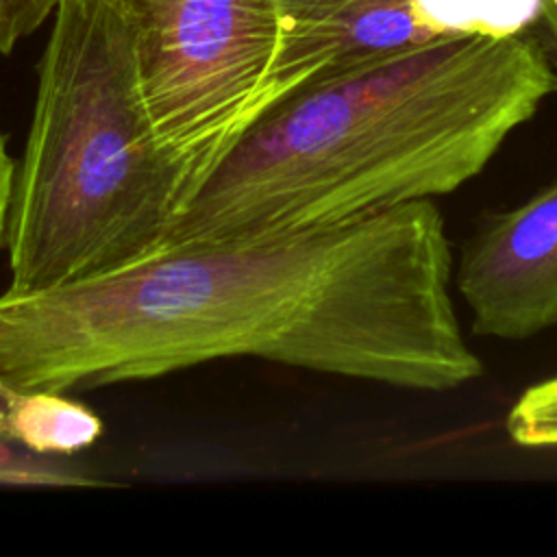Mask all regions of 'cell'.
<instances>
[{
  "mask_svg": "<svg viewBox=\"0 0 557 557\" xmlns=\"http://www.w3.org/2000/svg\"><path fill=\"white\" fill-rule=\"evenodd\" d=\"M194 196L154 135L120 13L59 0L15 170L7 292H48L161 252Z\"/></svg>",
  "mask_w": 557,
  "mask_h": 557,
  "instance_id": "cell-3",
  "label": "cell"
},
{
  "mask_svg": "<svg viewBox=\"0 0 557 557\" xmlns=\"http://www.w3.org/2000/svg\"><path fill=\"white\" fill-rule=\"evenodd\" d=\"M102 433V420L87 405L72 400L65 392H24L13 444L37 455H72L91 446Z\"/></svg>",
  "mask_w": 557,
  "mask_h": 557,
  "instance_id": "cell-7",
  "label": "cell"
},
{
  "mask_svg": "<svg viewBox=\"0 0 557 557\" xmlns=\"http://www.w3.org/2000/svg\"><path fill=\"white\" fill-rule=\"evenodd\" d=\"M133 35L163 150L200 185L263 111L278 0H107Z\"/></svg>",
  "mask_w": 557,
  "mask_h": 557,
  "instance_id": "cell-4",
  "label": "cell"
},
{
  "mask_svg": "<svg viewBox=\"0 0 557 557\" xmlns=\"http://www.w3.org/2000/svg\"><path fill=\"white\" fill-rule=\"evenodd\" d=\"M15 170L17 163L7 150V139L0 131V244L4 242L7 235V224H9V209H11V198H13V183H15Z\"/></svg>",
  "mask_w": 557,
  "mask_h": 557,
  "instance_id": "cell-11",
  "label": "cell"
},
{
  "mask_svg": "<svg viewBox=\"0 0 557 557\" xmlns=\"http://www.w3.org/2000/svg\"><path fill=\"white\" fill-rule=\"evenodd\" d=\"M437 205L172 246L37 294H0V381L89 389L224 357H261L411 392L483 374L453 300Z\"/></svg>",
  "mask_w": 557,
  "mask_h": 557,
  "instance_id": "cell-1",
  "label": "cell"
},
{
  "mask_svg": "<svg viewBox=\"0 0 557 557\" xmlns=\"http://www.w3.org/2000/svg\"><path fill=\"white\" fill-rule=\"evenodd\" d=\"M278 46L263 102L444 37L413 0H278ZM263 107V109H265Z\"/></svg>",
  "mask_w": 557,
  "mask_h": 557,
  "instance_id": "cell-6",
  "label": "cell"
},
{
  "mask_svg": "<svg viewBox=\"0 0 557 557\" xmlns=\"http://www.w3.org/2000/svg\"><path fill=\"white\" fill-rule=\"evenodd\" d=\"M455 289L479 337L520 342L557 329V181L474 226Z\"/></svg>",
  "mask_w": 557,
  "mask_h": 557,
  "instance_id": "cell-5",
  "label": "cell"
},
{
  "mask_svg": "<svg viewBox=\"0 0 557 557\" xmlns=\"http://www.w3.org/2000/svg\"><path fill=\"white\" fill-rule=\"evenodd\" d=\"M420 20L440 35L505 37L540 17V0H413Z\"/></svg>",
  "mask_w": 557,
  "mask_h": 557,
  "instance_id": "cell-8",
  "label": "cell"
},
{
  "mask_svg": "<svg viewBox=\"0 0 557 557\" xmlns=\"http://www.w3.org/2000/svg\"><path fill=\"white\" fill-rule=\"evenodd\" d=\"M557 91L544 46L444 35L272 100L165 248L255 239L457 191Z\"/></svg>",
  "mask_w": 557,
  "mask_h": 557,
  "instance_id": "cell-2",
  "label": "cell"
},
{
  "mask_svg": "<svg viewBox=\"0 0 557 557\" xmlns=\"http://www.w3.org/2000/svg\"><path fill=\"white\" fill-rule=\"evenodd\" d=\"M540 20L544 24V30L550 39L553 52H555V74H557V0H540Z\"/></svg>",
  "mask_w": 557,
  "mask_h": 557,
  "instance_id": "cell-13",
  "label": "cell"
},
{
  "mask_svg": "<svg viewBox=\"0 0 557 557\" xmlns=\"http://www.w3.org/2000/svg\"><path fill=\"white\" fill-rule=\"evenodd\" d=\"M22 394V389L0 381V444H13V424Z\"/></svg>",
  "mask_w": 557,
  "mask_h": 557,
  "instance_id": "cell-12",
  "label": "cell"
},
{
  "mask_svg": "<svg viewBox=\"0 0 557 557\" xmlns=\"http://www.w3.org/2000/svg\"><path fill=\"white\" fill-rule=\"evenodd\" d=\"M59 0H0V52L11 54L15 44L35 33L54 13Z\"/></svg>",
  "mask_w": 557,
  "mask_h": 557,
  "instance_id": "cell-10",
  "label": "cell"
},
{
  "mask_svg": "<svg viewBox=\"0 0 557 557\" xmlns=\"http://www.w3.org/2000/svg\"><path fill=\"white\" fill-rule=\"evenodd\" d=\"M509 440L524 448L557 446V376L527 387L505 418Z\"/></svg>",
  "mask_w": 557,
  "mask_h": 557,
  "instance_id": "cell-9",
  "label": "cell"
}]
</instances>
